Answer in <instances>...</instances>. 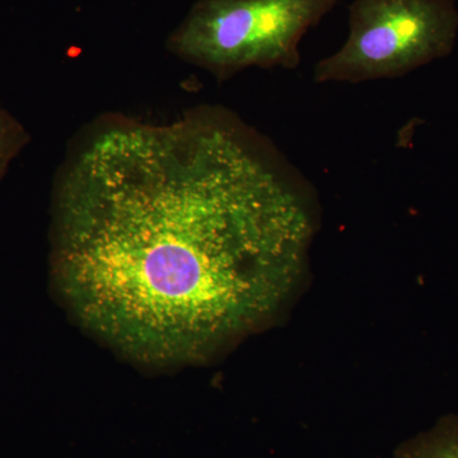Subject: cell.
<instances>
[{
    "label": "cell",
    "mask_w": 458,
    "mask_h": 458,
    "mask_svg": "<svg viewBox=\"0 0 458 458\" xmlns=\"http://www.w3.org/2000/svg\"><path fill=\"white\" fill-rule=\"evenodd\" d=\"M313 207L302 174L228 108L165 123L107 114L81 132L54 181L51 280L126 354L203 360L293 293Z\"/></svg>",
    "instance_id": "obj_1"
},
{
    "label": "cell",
    "mask_w": 458,
    "mask_h": 458,
    "mask_svg": "<svg viewBox=\"0 0 458 458\" xmlns=\"http://www.w3.org/2000/svg\"><path fill=\"white\" fill-rule=\"evenodd\" d=\"M339 0H198L168 50L219 82L250 68L293 71L301 41Z\"/></svg>",
    "instance_id": "obj_2"
},
{
    "label": "cell",
    "mask_w": 458,
    "mask_h": 458,
    "mask_svg": "<svg viewBox=\"0 0 458 458\" xmlns=\"http://www.w3.org/2000/svg\"><path fill=\"white\" fill-rule=\"evenodd\" d=\"M458 38L454 0H352L349 35L319 60L316 83L394 80L451 55Z\"/></svg>",
    "instance_id": "obj_3"
},
{
    "label": "cell",
    "mask_w": 458,
    "mask_h": 458,
    "mask_svg": "<svg viewBox=\"0 0 458 458\" xmlns=\"http://www.w3.org/2000/svg\"><path fill=\"white\" fill-rule=\"evenodd\" d=\"M394 458H458V415H445L429 429L406 439Z\"/></svg>",
    "instance_id": "obj_4"
},
{
    "label": "cell",
    "mask_w": 458,
    "mask_h": 458,
    "mask_svg": "<svg viewBox=\"0 0 458 458\" xmlns=\"http://www.w3.org/2000/svg\"><path fill=\"white\" fill-rule=\"evenodd\" d=\"M30 143V134L13 114L0 107V181L9 165Z\"/></svg>",
    "instance_id": "obj_5"
}]
</instances>
